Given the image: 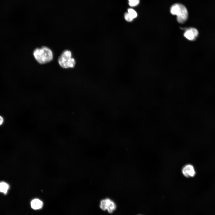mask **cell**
<instances>
[{"label":"cell","instance_id":"cell-1","mask_svg":"<svg viewBox=\"0 0 215 215\" xmlns=\"http://www.w3.org/2000/svg\"><path fill=\"white\" fill-rule=\"evenodd\" d=\"M33 54L36 60L41 64L50 62L53 58L52 50L45 46L35 49L33 51Z\"/></svg>","mask_w":215,"mask_h":215},{"label":"cell","instance_id":"cell-2","mask_svg":"<svg viewBox=\"0 0 215 215\" xmlns=\"http://www.w3.org/2000/svg\"><path fill=\"white\" fill-rule=\"evenodd\" d=\"M171 13L177 16L178 22L181 24L185 23L188 18V13L185 7L179 3H176L171 7L170 9Z\"/></svg>","mask_w":215,"mask_h":215},{"label":"cell","instance_id":"cell-3","mask_svg":"<svg viewBox=\"0 0 215 215\" xmlns=\"http://www.w3.org/2000/svg\"><path fill=\"white\" fill-rule=\"evenodd\" d=\"M60 65L64 68H73L75 65V59L72 58L71 53L69 50L64 51L58 59Z\"/></svg>","mask_w":215,"mask_h":215},{"label":"cell","instance_id":"cell-4","mask_svg":"<svg viewBox=\"0 0 215 215\" xmlns=\"http://www.w3.org/2000/svg\"><path fill=\"white\" fill-rule=\"evenodd\" d=\"M100 208L103 211L107 210L109 213H112L116 208L114 202L109 198L101 200L100 205Z\"/></svg>","mask_w":215,"mask_h":215},{"label":"cell","instance_id":"cell-5","mask_svg":"<svg viewBox=\"0 0 215 215\" xmlns=\"http://www.w3.org/2000/svg\"><path fill=\"white\" fill-rule=\"evenodd\" d=\"M182 172L184 176L187 178L193 177L196 174V172L193 166L191 164L185 165L183 168Z\"/></svg>","mask_w":215,"mask_h":215},{"label":"cell","instance_id":"cell-6","mask_svg":"<svg viewBox=\"0 0 215 215\" xmlns=\"http://www.w3.org/2000/svg\"><path fill=\"white\" fill-rule=\"evenodd\" d=\"M197 30L194 28H190L186 30L184 33V36L187 39L191 41L194 40L198 35Z\"/></svg>","mask_w":215,"mask_h":215},{"label":"cell","instance_id":"cell-7","mask_svg":"<svg viewBox=\"0 0 215 215\" xmlns=\"http://www.w3.org/2000/svg\"><path fill=\"white\" fill-rule=\"evenodd\" d=\"M31 208L34 210H38L41 208L43 206V202L38 199H35L31 202Z\"/></svg>","mask_w":215,"mask_h":215},{"label":"cell","instance_id":"cell-8","mask_svg":"<svg viewBox=\"0 0 215 215\" xmlns=\"http://www.w3.org/2000/svg\"><path fill=\"white\" fill-rule=\"evenodd\" d=\"M10 188L9 184L5 181L0 182V192L4 194H7Z\"/></svg>","mask_w":215,"mask_h":215},{"label":"cell","instance_id":"cell-9","mask_svg":"<svg viewBox=\"0 0 215 215\" xmlns=\"http://www.w3.org/2000/svg\"><path fill=\"white\" fill-rule=\"evenodd\" d=\"M128 13L133 19L136 18L137 16L136 12L132 8H129L128 9Z\"/></svg>","mask_w":215,"mask_h":215},{"label":"cell","instance_id":"cell-10","mask_svg":"<svg viewBox=\"0 0 215 215\" xmlns=\"http://www.w3.org/2000/svg\"><path fill=\"white\" fill-rule=\"evenodd\" d=\"M128 1L129 6L131 7H134L139 4L140 0H128Z\"/></svg>","mask_w":215,"mask_h":215},{"label":"cell","instance_id":"cell-11","mask_svg":"<svg viewBox=\"0 0 215 215\" xmlns=\"http://www.w3.org/2000/svg\"><path fill=\"white\" fill-rule=\"evenodd\" d=\"M124 17L126 21L128 22H132L133 19L128 13H126L125 14Z\"/></svg>","mask_w":215,"mask_h":215},{"label":"cell","instance_id":"cell-12","mask_svg":"<svg viewBox=\"0 0 215 215\" xmlns=\"http://www.w3.org/2000/svg\"><path fill=\"white\" fill-rule=\"evenodd\" d=\"M3 122V119L2 117L0 116V125H1Z\"/></svg>","mask_w":215,"mask_h":215}]
</instances>
